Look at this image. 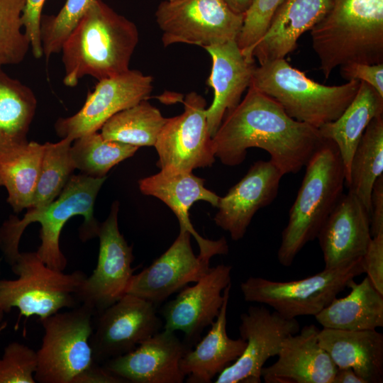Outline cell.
Wrapping results in <instances>:
<instances>
[{"instance_id":"1","label":"cell","mask_w":383,"mask_h":383,"mask_svg":"<svg viewBox=\"0 0 383 383\" xmlns=\"http://www.w3.org/2000/svg\"><path fill=\"white\" fill-rule=\"evenodd\" d=\"M318 128L291 118L270 96L250 86L244 99L223 119L212 137L215 156L227 166L261 148L283 175L296 174L323 142Z\"/></svg>"},{"instance_id":"2","label":"cell","mask_w":383,"mask_h":383,"mask_svg":"<svg viewBox=\"0 0 383 383\" xmlns=\"http://www.w3.org/2000/svg\"><path fill=\"white\" fill-rule=\"evenodd\" d=\"M138 38L134 23L95 0L62 45L64 84L74 87L87 75L99 81L127 72Z\"/></svg>"},{"instance_id":"3","label":"cell","mask_w":383,"mask_h":383,"mask_svg":"<svg viewBox=\"0 0 383 383\" xmlns=\"http://www.w3.org/2000/svg\"><path fill=\"white\" fill-rule=\"evenodd\" d=\"M106 179L73 174L60 194L47 206L28 208L21 219L10 216L0 227V249L10 266L20 253V240L25 229L30 223L38 222L41 226V243L36 253L49 267L63 271L67 267V259L60 247L62 229L72 216L79 215L84 217L79 229L82 240L97 237L100 223L94 218V207Z\"/></svg>"},{"instance_id":"4","label":"cell","mask_w":383,"mask_h":383,"mask_svg":"<svg viewBox=\"0 0 383 383\" xmlns=\"http://www.w3.org/2000/svg\"><path fill=\"white\" fill-rule=\"evenodd\" d=\"M310 34L326 79L348 63H383V0H331Z\"/></svg>"},{"instance_id":"5","label":"cell","mask_w":383,"mask_h":383,"mask_svg":"<svg viewBox=\"0 0 383 383\" xmlns=\"http://www.w3.org/2000/svg\"><path fill=\"white\" fill-rule=\"evenodd\" d=\"M305 174L289 211L277 251L279 262L289 267L306 243L317 238L343 195L344 166L336 145L324 139L305 165Z\"/></svg>"},{"instance_id":"6","label":"cell","mask_w":383,"mask_h":383,"mask_svg":"<svg viewBox=\"0 0 383 383\" xmlns=\"http://www.w3.org/2000/svg\"><path fill=\"white\" fill-rule=\"evenodd\" d=\"M359 85L357 80L319 84L283 58L255 66L250 86L277 102L291 118L318 128L341 115Z\"/></svg>"},{"instance_id":"7","label":"cell","mask_w":383,"mask_h":383,"mask_svg":"<svg viewBox=\"0 0 383 383\" xmlns=\"http://www.w3.org/2000/svg\"><path fill=\"white\" fill-rule=\"evenodd\" d=\"M16 279H0V310L18 309L21 316L39 319L64 308L81 304L78 294L86 274L81 271L65 274L47 266L36 252H20L11 265Z\"/></svg>"},{"instance_id":"8","label":"cell","mask_w":383,"mask_h":383,"mask_svg":"<svg viewBox=\"0 0 383 383\" xmlns=\"http://www.w3.org/2000/svg\"><path fill=\"white\" fill-rule=\"evenodd\" d=\"M94 311L85 304L39 319L44 328L37 353L36 382L82 383L96 362L90 345Z\"/></svg>"},{"instance_id":"9","label":"cell","mask_w":383,"mask_h":383,"mask_svg":"<svg viewBox=\"0 0 383 383\" xmlns=\"http://www.w3.org/2000/svg\"><path fill=\"white\" fill-rule=\"evenodd\" d=\"M362 273L360 257L298 280L280 282L250 277L241 282L240 290L245 301L267 305L284 318L315 316Z\"/></svg>"},{"instance_id":"10","label":"cell","mask_w":383,"mask_h":383,"mask_svg":"<svg viewBox=\"0 0 383 383\" xmlns=\"http://www.w3.org/2000/svg\"><path fill=\"white\" fill-rule=\"evenodd\" d=\"M155 16L165 47L180 43L205 48L237 40L244 19L223 0H165Z\"/></svg>"},{"instance_id":"11","label":"cell","mask_w":383,"mask_h":383,"mask_svg":"<svg viewBox=\"0 0 383 383\" xmlns=\"http://www.w3.org/2000/svg\"><path fill=\"white\" fill-rule=\"evenodd\" d=\"M180 115L167 118L154 147L160 170L192 172L211 167L216 156L206 116V102L196 92L187 94Z\"/></svg>"},{"instance_id":"12","label":"cell","mask_w":383,"mask_h":383,"mask_svg":"<svg viewBox=\"0 0 383 383\" xmlns=\"http://www.w3.org/2000/svg\"><path fill=\"white\" fill-rule=\"evenodd\" d=\"M94 317L90 345L94 361L100 365L131 352L163 327L156 306L130 294Z\"/></svg>"},{"instance_id":"13","label":"cell","mask_w":383,"mask_h":383,"mask_svg":"<svg viewBox=\"0 0 383 383\" xmlns=\"http://www.w3.org/2000/svg\"><path fill=\"white\" fill-rule=\"evenodd\" d=\"M119 203L111 206L107 218L99 223V249L96 268L86 277L79 291L81 304L90 307L95 315L116 302L127 291L135 268L132 246L120 233L118 225Z\"/></svg>"},{"instance_id":"14","label":"cell","mask_w":383,"mask_h":383,"mask_svg":"<svg viewBox=\"0 0 383 383\" xmlns=\"http://www.w3.org/2000/svg\"><path fill=\"white\" fill-rule=\"evenodd\" d=\"M300 330L296 318H287L265 306H250L240 315L239 332L246 345L241 355L223 370L215 383H260L265 362L277 355L283 341Z\"/></svg>"},{"instance_id":"15","label":"cell","mask_w":383,"mask_h":383,"mask_svg":"<svg viewBox=\"0 0 383 383\" xmlns=\"http://www.w3.org/2000/svg\"><path fill=\"white\" fill-rule=\"evenodd\" d=\"M152 82V76L135 70L99 80L75 114L56 121L54 127L57 135L74 140L97 132L118 112L147 100L153 89Z\"/></svg>"},{"instance_id":"16","label":"cell","mask_w":383,"mask_h":383,"mask_svg":"<svg viewBox=\"0 0 383 383\" xmlns=\"http://www.w3.org/2000/svg\"><path fill=\"white\" fill-rule=\"evenodd\" d=\"M231 265H218L211 267L195 284L182 288L160 310L165 320L163 328L182 331L184 342L190 348L195 345L204 328L219 313L223 290L231 284Z\"/></svg>"},{"instance_id":"17","label":"cell","mask_w":383,"mask_h":383,"mask_svg":"<svg viewBox=\"0 0 383 383\" xmlns=\"http://www.w3.org/2000/svg\"><path fill=\"white\" fill-rule=\"evenodd\" d=\"M191 234L184 230L171 246L150 266L133 274L126 294L147 300L156 306L189 283H195L210 270V260L196 256Z\"/></svg>"},{"instance_id":"18","label":"cell","mask_w":383,"mask_h":383,"mask_svg":"<svg viewBox=\"0 0 383 383\" xmlns=\"http://www.w3.org/2000/svg\"><path fill=\"white\" fill-rule=\"evenodd\" d=\"M205 180L192 172L160 170L153 175L138 182L140 192L152 196L165 203L176 215L180 230L188 231L197 242L199 256L210 260L215 255L228 252V245L224 237L216 240L201 236L194 229L189 211L197 201H204L217 207L220 196L206 189Z\"/></svg>"},{"instance_id":"19","label":"cell","mask_w":383,"mask_h":383,"mask_svg":"<svg viewBox=\"0 0 383 383\" xmlns=\"http://www.w3.org/2000/svg\"><path fill=\"white\" fill-rule=\"evenodd\" d=\"M190 348L174 331L164 329L131 352L106 361L102 366L125 382L182 383L185 376L181 372L179 361Z\"/></svg>"},{"instance_id":"20","label":"cell","mask_w":383,"mask_h":383,"mask_svg":"<svg viewBox=\"0 0 383 383\" xmlns=\"http://www.w3.org/2000/svg\"><path fill=\"white\" fill-rule=\"evenodd\" d=\"M284 175L271 161L254 162L246 174L220 197L214 222L233 240L242 239L256 212L278 194Z\"/></svg>"},{"instance_id":"21","label":"cell","mask_w":383,"mask_h":383,"mask_svg":"<svg viewBox=\"0 0 383 383\" xmlns=\"http://www.w3.org/2000/svg\"><path fill=\"white\" fill-rule=\"evenodd\" d=\"M370 214L352 193L343 194L317 238L326 269L362 257L372 240Z\"/></svg>"},{"instance_id":"22","label":"cell","mask_w":383,"mask_h":383,"mask_svg":"<svg viewBox=\"0 0 383 383\" xmlns=\"http://www.w3.org/2000/svg\"><path fill=\"white\" fill-rule=\"evenodd\" d=\"M300 331V330H299ZM313 324L288 336L276 362L262 370L266 383H333L338 367L320 345Z\"/></svg>"},{"instance_id":"23","label":"cell","mask_w":383,"mask_h":383,"mask_svg":"<svg viewBox=\"0 0 383 383\" xmlns=\"http://www.w3.org/2000/svg\"><path fill=\"white\" fill-rule=\"evenodd\" d=\"M204 49L212 59L206 84L213 90V99L206 109V116L213 137L225 116L239 104L243 93L250 87L255 65L243 55L236 40Z\"/></svg>"},{"instance_id":"24","label":"cell","mask_w":383,"mask_h":383,"mask_svg":"<svg viewBox=\"0 0 383 383\" xmlns=\"http://www.w3.org/2000/svg\"><path fill=\"white\" fill-rule=\"evenodd\" d=\"M331 0H284L270 26L254 47L252 56L260 65L285 57L297 47V41L326 14Z\"/></svg>"},{"instance_id":"25","label":"cell","mask_w":383,"mask_h":383,"mask_svg":"<svg viewBox=\"0 0 383 383\" xmlns=\"http://www.w3.org/2000/svg\"><path fill=\"white\" fill-rule=\"evenodd\" d=\"M231 284L223 290L224 299L219 313L207 334L194 349L182 357L179 367L187 383H210L243 353L246 342L241 338L232 339L226 331L227 309Z\"/></svg>"},{"instance_id":"26","label":"cell","mask_w":383,"mask_h":383,"mask_svg":"<svg viewBox=\"0 0 383 383\" xmlns=\"http://www.w3.org/2000/svg\"><path fill=\"white\" fill-rule=\"evenodd\" d=\"M318 339L338 369L352 368L365 383L383 382V335L376 329L323 328Z\"/></svg>"},{"instance_id":"27","label":"cell","mask_w":383,"mask_h":383,"mask_svg":"<svg viewBox=\"0 0 383 383\" xmlns=\"http://www.w3.org/2000/svg\"><path fill=\"white\" fill-rule=\"evenodd\" d=\"M36 109L33 90L0 67V162L14 157L27 145Z\"/></svg>"},{"instance_id":"28","label":"cell","mask_w":383,"mask_h":383,"mask_svg":"<svg viewBox=\"0 0 383 383\" xmlns=\"http://www.w3.org/2000/svg\"><path fill=\"white\" fill-rule=\"evenodd\" d=\"M381 114H383V96L368 84L360 82L354 99L341 115L318 128L321 137L333 141L338 149L346 186L355 150L368 124Z\"/></svg>"},{"instance_id":"29","label":"cell","mask_w":383,"mask_h":383,"mask_svg":"<svg viewBox=\"0 0 383 383\" xmlns=\"http://www.w3.org/2000/svg\"><path fill=\"white\" fill-rule=\"evenodd\" d=\"M350 292L345 297L334 298L315 316L323 328L362 331L383 326V294L372 285L367 277L348 286Z\"/></svg>"},{"instance_id":"30","label":"cell","mask_w":383,"mask_h":383,"mask_svg":"<svg viewBox=\"0 0 383 383\" xmlns=\"http://www.w3.org/2000/svg\"><path fill=\"white\" fill-rule=\"evenodd\" d=\"M383 174V114L367 126L353 154L347 185L370 214V197L376 179Z\"/></svg>"},{"instance_id":"31","label":"cell","mask_w":383,"mask_h":383,"mask_svg":"<svg viewBox=\"0 0 383 383\" xmlns=\"http://www.w3.org/2000/svg\"><path fill=\"white\" fill-rule=\"evenodd\" d=\"M43 144L29 141L18 154L0 162V186L7 191V202L16 213L30 206L38 181Z\"/></svg>"},{"instance_id":"32","label":"cell","mask_w":383,"mask_h":383,"mask_svg":"<svg viewBox=\"0 0 383 383\" xmlns=\"http://www.w3.org/2000/svg\"><path fill=\"white\" fill-rule=\"evenodd\" d=\"M166 119L158 109L143 100L111 117L100 133L106 139L138 148L154 146Z\"/></svg>"},{"instance_id":"33","label":"cell","mask_w":383,"mask_h":383,"mask_svg":"<svg viewBox=\"0 0 383 383\" xmlns=\"http://www.w3.org/2000/svg\"><path fill=\"white\" fill-rule=\"evenodd\" d=\"M138 147L104 138L100 133L85 134L72 141L70 155L75 169L94 178L106 177L108 172L133 156Z\"/></svg>"},{"instance_id":"34","label":"cell","mask_w":383,"mask_h":383,"mask_svg":"<svg viewBox=\"0 0 383 383\" xmlns=\"http://www.w3.org/2000/svg\"><path fill=\"white\" fill-rule=\"evenodd\" d=\"M73 140L65 138L43 145L40 172L31 205L42 209L52 203L62 192L75 170L70 155Z\"/></svg>"},{"instance_id":"35","label":"cell","mask_w":383,"mask_h":383,"mask_svg":"<svg viewBox=\"0 0 383 383\" xmlns=\"http://www.w3.org/2000/svg\"><path fill=\"white\" fill-rule=\"evenodd\" d=\"M26 0H0V67L21 63L30 48L22 29Z\"/></svg>"},{"instance_id":"36","label":"cell","mask_w":383,"mask_h":383,"mask_svg":"<svg viewBox=\"0 0 383 383\" xmlns=\"http://www.w3.org/2000/svg\"><path fill=\"white\" fill-rule=\"evenodd\" d=\"M95 0H66L56 15H42L40 35L43 55L48 60L62 45Z\"/></svg>"},{"instance_id":"37","label":"cell","mask_w":383,"mask_h":383,"mask_svg":"<svg viewBox=\"0 0 383 383\" xmlns=\"http://www.w3.org/2000/svg\"><path fill=\"white\" fill-rule=\"evenodd\" d=\"M284 0H255L244 14L240 33L237 44L245 58L255 62L252 52L266 33L270 21Z\"/></svg>"},{"instance_id":"38","label":"cell","mask_w":383,"mask_h":383,"mask_svg":"<svg viewBox=\"0 0 383 383\" xmlns=\"http://www.w3.org/2000/svg\"><path fill=\"white\" fill-rule=\"evenodd\" d=\"M37 353L26 345L12 342L0 358V383H35Z\"/></svg>"},{"instance_id":"39","label":"cell","mask_w":383,"mask_h":383,"mask_svg":"<svg viewBox=\"0 0 383 383\" xmlns=\"http://www.w3.org/2000/svg\"><path fill=\"white\" fill-rule=\"evenodd\" d=\"M45 1V0H26L22 13L23 30L30 41L32 53L36 59L43 56L40 28Z\"/></svg>"},{"instance_id":"40","label":"cell","mask_w":383,"mask_h":383,"mask_svg":"<svg viewBox=\"0 0 383 383\" xmlns=\"http://www.w3.org/2000/svg\"><path fill=\"white\" fill-rule=\"evenodd\" d=\"M364 273L374 286L383 294V233L372 238L362 257Z\"/></svg>"},{"instance_id":"41","label":"cell","mask_w":383,"mask_h":383,"mask_svg":"<svg viewBox=\"0 0 383 383\" xmlns=\"http://www.w3.org/2000/svg\"><path fill=\"white\" fill-rule=\"evenodd\" d=\"M340 74L348 81L364 82L383 96V63L350 62L340 67Z\"/></svg>"},{"instance_id":"42","label":"cell","mask_w":383,"mask_h":383,"mask_svg":"<svg viewBox=\"0 0 383 383\" xmlns=\"http://www.w3.org/2000/svg\"><path fill=\"white\" fill-rule=\"evenodd\" d=\"M370 232L372 237L383 233V174L376 179L372 189Z\"/></svg>"},{"instance_id":"43","label":"cell","mask_w":383,"mask_h":383,"mask_svg":"<svg viewBox=\"0 0 383 383\" xmlns=\"http://www.w3.org/2000/svg\"><path fill=\"white\" fill-rule=\"evenodd\" d=\"M333 383H365L352 368L338 369Z\"/></svg>"},{"instance_id":"44","label":"cell","mask_w":383,"mask_h":383,"mask_svg":"<svg viewBox=\"0 0 383 383\" xmlns=\"http://www.w3.org/2000/svg\"><path fill=\"white\" fill-rule=\"evenodd\" d=\"M235 13L245 14L255 0H223Z\"/></svg>"},{"instance_id":"45","label":"cell","mask_w":383,"mask_h":383,"mask_svg":"<svg viewBox=\"0 0 383 383\" xmlns=\"http://www.w3.org/2000/svg\"><path fill=\"white\" fill-rule=\"evenodd\" d=\"M7 323L6 321L1 323L0 325V333L6 328Z\"/></svg>"},{"instance_id":"46","label":"cell","mask_w":383,"mask_h":383,"mask_svg":"<svg viewBox=\"0 0 383 383\" xmlns=\"http://www.w3.org/2000/svg\"><path fill=\"white\" fill-rule=\"evenodd\" d=\"M1 264V260H0ZM4 313L0 310V323L2 322L3 318H4Z\"/></svg>"},{"instance_id":"47","label":"cell","mask_w":383,"mask_h":383,"mask_svg":"<svg viewBox=\"0 0 383 383\" xmlns=\"http://www.w3.org/2000/svg\"><path fill=\"white\" fill-rule=\"evenodd\" d=\"M170 1V0H169Z\"/></svg>"}]
</instances>
